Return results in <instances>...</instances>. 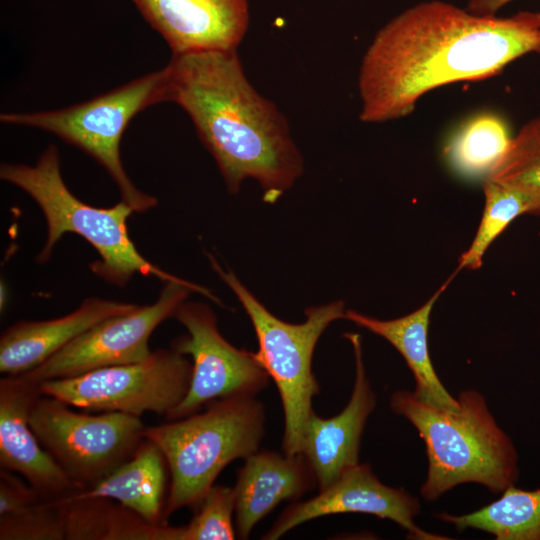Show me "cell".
Masks as SVG:
<instances>
[{"label":"cell","instance_id":"6da1fadb","mask_svg":"<svg viewBox=\"0 0 540 540\" xmlns=\"http://www.w3.org/2000/svg\"><path fill=\"white\" fill-rule=\"evenodd\" d=\"M540 53V12L475 15L443 1L422 2L385 24L359 69V119L382 123L411 114L437 87L499 75L514 60Z\"/></svg>","mask_w":540,"mask_h":540},{"label":"cell","instance_id":"7a4b0ae2","mask_svg":"<svg viewBox=\"0 0 540 540\" xmlns=\"http://www.w3.org/2000/svg\"><path fill=\"white\" fill-rule=\"evenodd\" d=\"M163 71L161 102L188 114L229 192L253 178L273 204L303 173L287 119L248 81L237 50L172 54Z\"/></svg>","mask_w":540,"mask_h":540},{"label":"cell","instance_id":"3957f363","mask_svg":"<svg viewBox=\"0 0 540 540\" xmlns=\"http://www.w3.org/2000/svg\"><path fill=\"white\" fill-rule=\"evenodd\" d=\"M456 411L436 408L413 392L391 395L390 407L417 429L428 457V474L421 495L435 500L467 482L482 484L493 493L514 485L517 454L509 437L499 428L484 397L462 391Z\"/></svg>","mask_w":540,"mask_h":540},{"label":"cell","instance_id":"277c9868","mask_svg":"<svg viewBox=\"0 0 540 540\" xmlns=\"http://www.w3.org/2000/svg\"><path fill=\"white\" fill-rule=\"evenodd\" d=\"M264 404L256 395L216 399L184 418L146 426L168 465L164 523L182 508L196 511L223 469L259 450L265 433Z\"/></svg>","mask_w":540,"mask_h":540},{"label":"cell","instance_id":"5b68a950","mask_svg":"<svg viewBox=\"0 0 540 540\" xmlns=\"http://www.w3.org/2000/svg\"><path fill=\"white\" fill-rule=\"evenodd\" d=\"M0 177L28 193L44 214L48 235L37 262H46L64 233L73 232L86 239L100 256L90 265L92 272L112 284L123 287L136 273L156 276L163 282L191 283L140 254L128 234L127 219L134 210L126 202L99 208L72 194L62 178L55 145H49L33 166L2 163Z\"/></svg>","mask_w":540,"mask_h":540},{"label":"cell","instance_id":"8992f818","mask_svg":"<svg viewBox=\"0 0 540 540\" xmlns=\"http://www.w3.org/2000/svg\"><path fill=\"white\" fill-rule=\"evenodd\" d=\"M219 277L236 295L247 313L258 341L254 356L275 383L280 395L284 431L283 453H302L304 429L320 386L312 372L317 342L334 321L345 318V304L334 301L307 308L305 321L292 324L273 315L236 277L209 255Z\"/></svg>","mask_w":540,"mask_h":540},{"label":"cell","instance_id":"52a82bcc","mask_svg":"<svg viewBox=\"0 0 540 540\" xmlns=\"http://www.w3.org/2000/svg\"><path fill=\"white\" fill-rule=\"evenodd\" d=\"M163 68L65 108L30 113H1L5 124L50 132L94 158L111 176L122 200L136 212L157 205L128 177L120 156V142L130 121L142 110L161 102Z\"/></svg>","mask_w":540,"mask_h":540},{"label":"cell","instance_id":"ba28073f","mask_svg":"<svg viewBox=\"0 0 540 540\" xmlns=\"http://www.w3.org/2000/svg\"><path fill=\"white\" fill-rule=\"evenodd\" d=\"M65 402L40 394L29 423L46 451L81 489L129 460L145 439L140 417L123 412H75Z\"/></svg>","mask_w":540,"mask_h":540},{"label":"cell","instance_id":"9c48e42d","mask_svg":"<svg viewBox=\"0 0 540 540\" xmlns=\"http://www.w3.org/2000/svg\"><path fill=\"white\" fill-rule=\"evenodd\" d=\"M191 371L192 363L171 347L153 351L139 362L47 380L38 387L42 395L71 407L137 417L153 412L166 417L185 398Z\"/></svg>","mask_w":540,"mask_h":540},{"label":"cell","instance_id":"30bf717a","mask_svg":"<svg viewBox=\"0 0 540 540\" xmlns=\"http://www.w3.org/2000/svg\"><path fill=\"white\" fill-rule=\"evenodd\" d=\"M158 299L146 306L108 318L69 342L42 364L20 376L36 385L52 379L119 364L145 360L152 351V332L186 300L191 291L213 302L220 301L205 287L194 283L164 282Z\"/></svg>","mask_w":540,"mask_h":540},{"label":"cell","instance_id":"8fae6325","mask_svg":"<svg viewBox=\"0 0 540 540\" xmlns=\"http://www.w3.org/2000/svg\"><path fill=\"white\" fill-rule=\"evenodd\" d=\"M173 318L188 334L176 338L171 347L192 357V371L188 392L165 417L168 421L192 415L216 399L257 395L268 386L271 378L254 353L236 348L221 335L208 305L184 301Z\"/></svg>","mask_w":540,"mask_h":540},{"label":"cell","instance_id":"7c38bea8","mask_svg":"<svg viewBox=\"0 0 540 540\" xmlns=\"http://www.w3.org/2000/svg\"><path fill=\"white\" fill-rule=\"evenodd\" d=\"M420 511L418 498L404 489L383 484L369 464H356L345 470L333 483L305 501H294L284 509L270 529L261 537L277 540L297 526L313 519L341 514L363 513L389 519L417 540L448 539L426 532L414 523Z\"/></svg>","mask_w":540,"mask_h":540},{"label":"cell","instance_id":"4fadbf2b","mask_svg":"<svg viewBox=\"0 0 540 540\" xmlns=\"http://www.w3.org/2000/svg\"><path fill=\"white\" fill-rule=\"evenodd\" d=\"M38 385L22 376L0 380V464L22 475L43 500H54L80 488L42 446L29 423Z\"/></svg>","mask_w":540,"mask_h":540},{"label":"cell","instance_id":"5bb4252c","mask_svg":"<svg viewBox=\"0 0 540 540\" xmlns=\"http://www.w3.org/2000/svg\"><path fill=\"white\" fill-rule=\"evenodd\" d=\"M172 54L237 50L248 28V0H132Z\"/></svg>","mask_w":540,"mask_h":540},{"label":"cell","instance_id":"9a60e30c","mask_svg":"<svg viewBox=\"0 0 540 540\" xmlns=\"http://www.w3.org/2000/svg\"><path fill=\"white\" fill-rule=\"evenodd\" d=\"M355 356V381L348 404L337 415L323 418L314 410L304 429L302 454L317 480L318 491L359 463L361 437L376 405V395L363 362L361 337L346 333Z\"/></svg>","mask_w":540,"mask_h":540},{"label":"cell","instance_id":"2e32d148","mask_svg":"<svg viewBox=\"0 0 540 540\" xmlns=\"http://www.w3.org/2000/svg\"><path fill=\"white\" fill-rule=\"evenodd\" d=\"M244 460L233 487L239 539H248L256 524L281 502L297 501L317 487L313 469L302 453L258 450Z\"/></svg>","mask_w":540,"mask_h":540},{"label":"cell","instance_id":"e0dca14e","mask_svg":"<svg viewBox=\"0 0 540 540\" xmlns=\"http://www.w3.org/2000/svg\"><path fill=\"white\" fill-rule=\"evenodd\" d=\"M136 307L132 303L88 298L62 317L19 321L1 335L0 372L5 376L29 372L94 325Z\"/></svg>","mask_w":540,"mask_h":540},{"label":"cell","instance_id":"ac0fdd59","mask_svg":"<svg viewBox=\"0 0 540 540\" xmlns=\"http://www.w3.org/2000/svg\"><path fill=\"white\" fill-rule=\"evenodd\" d=\"M169 469L158 446L145 438L134 455L96 483L53 503L81 499H113L154 524L164 523Z\"/></svg>","mask_w":540,"mask_h":540},{"label":"cell","instance_id":"d6986e66","mask_svg":"<svg viewBox=\"0 0 540 540\" xmlns=\"http://www.w3.org/2000/svg\"><path fill=\"white\" fill-rule=\"evenodd\" d=\"M451 279L452 277L423 306L406 316L379 320L347 310L345 319L383 337L397 349L413 373L416 383L413 393L419 400L439 409L456 411L460 407L459 401L450 395L435 372L427 342L433 306Z\"/></svg>","mask_w":540,"mask_h":540},{"label":"cell","instance_id":"ffe728a7","mask_svg":"<svg viewBox=\"0 0 540 540\" xmlns=\"http://www.w3.org/2000/svg\"><path fill=\"white\" fill-rule=\"evenodd\" d=\"M458 530L474 528L493 534L497 540H540V489L524 491L509 486L496 501L461 516L437 515Z\"/></svg>","mask_w":540,"mask_h":540},{"label":"cell","instance_id":"44dd1931","mask_svg":"<svg viewBox=\"0 0 540 540\" xmlns=\"http://www.w3.org/2000/svg\"><path fill=\"white\" fill-rule=\"evenodd\" d=\"M510 137L505 121L493 113L468 119L445 147L450 166L466 177L488 176L506 152Z\"/></svg>","mask_w":540,"mask_h":540},{"label":"cell","instance_id":"7402d4cb","mask_svg":"<svg viewBox=\"0 0 540 540\" xmlns=\"http://www.w3.org/2000/svg\"><path fill=\"white\" fill-rule=\"evenodd\" d=\"M526 195L532 215H540V115L512 137L506 152L486 177Z\"/></svg>","mask_w":540,"mask_h":540},{"label":"cell","instance_id":"603a6c76","mask_svg":"<svg viewBox=\"0 0 540 540\" xmlns=\"http://www.w3.org/2000/svg\"><path fill=\"white\" fill-rule=\"evenodd\" d=\"M485 206L476 235L470 247L462 253L456 271L478 269L491 243L518 216L530 214L532 204L523 193L485 178Z\"/></svg>","mask_w":540,"mask_h":540},{"label":"cell","instance_id":"cb8c5ba5","mask_svg":"<svg viewBox=\"0 0 540 540\" xmlns=\"http://www.w3.org/2000/svg\"><path fill=\"white\" fill-rule=\"evenodd\" d=\"M234 512V488L213 485L190 522L177 527L176 540H233Z\"/></svg>","mask_w":540,"mask_h":540},{"label":"cell","instance_id":"d4e9b609","mask_svg":"<svg viewBox=\"0 0 540 540\" xmlns=\"http://www.w3.org/2000/svg\"><path fill=\"white\" fill-rule=\"evenodd\" d=\"M1 540H62L65 532L58 506L39 499L0 516Z\"/></svg>","mask_w":540,"mask_h":540},{"label":"cell","instance_id":"484cf974","mask_svg":"<svg viewBox=\"0 0 540 540\" xmlns=\"http://www.w3.org/2000/svg\"><path fill=\"white\" fill-rule=\"evenodd\" d=\"M511 1L513 0H468L466 10L475 15H495Z\"/></svg>","mask_w":540,"mask_h":540}]
</instances>
